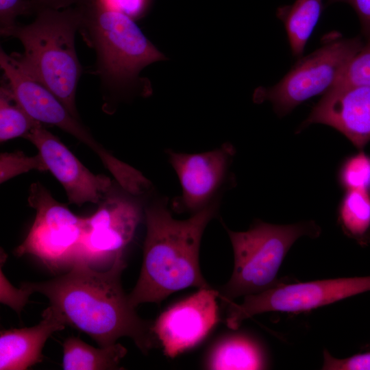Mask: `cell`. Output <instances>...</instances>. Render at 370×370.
<instances>
[{"label": "cell", "mask_w": 370, "mask_h": 370, "mask_svg": "<svg viewBox=\"0 0 370 370\" xmlns=\"http://www.w3.org/2000/svg\"><path fill=\"white\" fill-rule=\"evenodd\" d=\"M125 267L123 254L117 256L104 271L84 260H75L69 271L48 281L24 282L29 295L40 293L50 307L69 325L90 336L99 347L130 337L145 354L158 345L153 323L137 314L123 289L121 276Z\"/></svg>", "instance_id": "6da1fadb"}, {"label": "cell", "mask_w": 370, "mask_h": 370, "mask_svg": "<svg viewBox=\"0 0 370 370\" xmlns=\"http://www.w3.org/2000/svg\"><path fill=\"white\" fill-rule=\"evenodd\" d=\"M219 203L216 200L185 220L172 217L165 199L145 208L143 261L138 281L128 294L134 307L160 303L188 287H212L200 271L199 254L203 233L216 217Z\"/></svg>", "instance_id": "7a4b0ae2"}, {"label": "cell", "mask_w": 370, "mask_h": 370, "mask_svg": "<svg viewBox=\"0 0 370 370\" xmlns=\"http://www.w3.org/2000/svg\"><path fill=\"white\" fill-rule=\"evenodd\" d=\"M81 16V32L96 52V73L107 95L125 98L152 89L140 71L155 62L166 60L127 15L93 1L75 5Z\"/></svg>", "instance_id": "3957f363"}, {"label": "cell", "mask_w": 370, "mask_h": 370, "mask_svg": "<svg viewBox=\"0 0 370 370\" xmlns=\"http://www.w3.org/2000/svg\"><path fill=\"white\" fill-rule=\"evenodd\" d=\"M35 14L30 24H16L1 35L21 42L23 53L12 54L18 67L49 89L79 119L75 95L82 67L75 45L81 22L79 9H41Z\"/></svg>", "instance_id": "277c9868"}, {"label": "cell", "mask_w": 370, "mask_h": 370, "mask_svg": "<svg viewBox=\"0 0 370 370\" xmlns=\"http://www.w3.org/2000/svg\"><path fill=\"white\" fill-rule=\"evenodd\" d=\"M234 253V269L219 297L227 306L241 296L258 293L286 280H279L280 267L293 244L300 237L319 235L312 221L275 225L256 221L245 232L225 227Z\"/></svg>", "instance_id": "5b68a950"}, {"label": "cell", "mask_w": 370, "mask_h": 370, "mask_svg": "<svg viewBox=\"0 0 370 370\" xmlns=\"http://www.w3.org/2000/svg\"><path fill=\"white\" fill-rule=\"evenodd\" d=\"M360 36L345 38L332 33L321 46L295 64L285 76L271 87L260 86L255 103L269 101L280 116L319 94L326 92L363 44Z\"/></svg>", "instance_id": "8992f818"}, {"label": "cell", "mask_w": 370, "mask_h": 370, "mask_svg": "<svg viewBox=\"0 0 370 370\" xmlns=\"http://www.w3.org/2000/svg\"><path fill=\"white\" fill-rule=\"evenodd\" d=\"M287 280L227 305V325L233 330L256 314L269 312H299L370 291V276L342 278L287 284Z\"/></svg>", "instance_id": "52a82bcc"}, {"label": "cell", "mask_w": 370, "mask_h": 370, "mask_svg": "<svg viewBox=\"0 0 370 370\" xmlns=\"http://www.w3.org/2000/svg\"><path fill=\"white\" fill-rule=\"evenodd\" d=\"M28 202L36 210V217L14 254L17 256L33 255L51 270L71 267L84 231L85 218L76 216L57 201L39 182L31 185Z\"/></svg>", "instance_id": "ba28073f"}, {"label": "cell", "mask_w": 370, "mask_h": 370, "mask_svg": "<svg viewBox=\"0 0 370 370\" xmlns=\"http://www.w3.org/2000/svg\"><path fill=\"white\" fill-rule=\"evenodd\" d=\"M168 160L182 187V194L172 202L179 212L195 214L216 200L227 185L235 153L229 143L212 151L186 153L167 150Z\"/></svg>", "instance_id": "9c48e42d"}, {"label": "cell", "mask_w": 370, "mask_h": 370, "mask_svg": "<svg viewBox=\"0 0 370 370\" xmlns=\"http://www.w3.org/2000/svg\"><path fill=\"white\" fill-rule=\"evenodd\" d=\"M141 219V208L131 198H106L97 210L85 218L84 231L75 260L91 263L123 254Z\"/></svg>", "instance_id": "30bf717a"}, {"label": "cell", "mask_w": 370, "mask_h": 370, "mask_svg": "<svg viewBox=\"0 0 370 370\" xmlns=\"http://www.w3.org/2000/svg\"><path fill=\"white\" fill-rule=\"evenodd\" d=\"M219 295L212 287L199 288L158 317L153 330L166 356L175 358L208 335L219 321Z\"/></svg>", "instance_id": "8fae6325"}, {"label": "cell", "mask_w": 370, "mask_h": 370, "mask_svg": "<svg viewBox=\"0 0 370 370\" xmlns=\"http://www.w3.org/2000/svg\"><path fill=\"white\" fill-rule=\"evenodd\" d=\"M24 138L33 143L50 171L64 188L70 204L101 203L109 194L108 177L90 172L75 156L40 123Z\"/></svg>", "instance_id": "7c38bea8"}, {"label": "cell", "mask_w": 370, "mask_h": 370, "mask_svg": "<svg viewBox=\"0 0 370 370\" xmlns=\"http://www.w3.org/2000/svg\"><path fill=\"white\" fill-rule=\"evenodd\" d=\"M314 123L336 129L362 149L370 141V87L332 86L313 108L302 127Z\"/></svg>", "instance_id": "4fadbf2b"}, {"label": "cell", "mask_w": 370, "mask_h": 370, "mask_svg": "<svg viewBox=\"0 0 370 370\" xmlns=\"http://www.w3.org/2000/svg\"><path fill=\"white\" fill-rule=\"evenodd\" d=\"M42 317L33 327L1 330V370H25L42 362L47 339L66 325L50 306L43 311Z\"/></svg>", "instance_id": "5bb4252c"}, {"label": "cell", "mask_w": 370, "mask_h": 370, "mask_svg": "<svg viewBox=\"0 0 370 370\" xmlns=\"http://www.w3.org/2000/svg\"><path fill=\"white\" fill-rule=\"evenodd\" d=\"M210 369H264L267 357L262 345L245 333L232 334L219 341L206 362Z\"/></svg>", "instance_id": "9a60e30c"}, {"label": "cell", "mask_w": 370, "mask_h": 370, "mask_svg": "<svg viewBox=\"0 0 370 370\" xmlns=\"http://www.w3.org/2000/svg\"><path fill=\"white\" fill-rule=\"evenodd\" d=\"M62 368L64 370L119 369L127 354L121 344L94 347L77 337H69L63 343Z\"/></svg>", "instance_id": "2e32d148"}, {"label": "cell", "mask_w": 370, "mask_h": 370, "mask_svg": "<svg viewBox=\"0 0 370 370\" xmlns=\"http://www.w3.org/2000/svg\"><path fill=\"white\" fill-rule=\"evenodd\" d=\"M323 9V0H295L278 8V17L282 21L294 56L300 58Z\"/></svg>", "instance_id": "e0dca14e"}, {"label": "cell", "mask_w": 370, "mask_h": 370, "mask_svg": "<svg viewBox=\"0 0 370 370\" xmlns=\"http://www.w3.org/2000/svg\"><path fill=\"white\" fill-rule=\"evenodd\" d=\"M338 221L345 234L361 245L370 243V193L346 190L338 206Z\"/></svg>", "instance_id": "ac0fdd59"}, {"label": "cell", "mask_w": 370, "mask_h": 370, "mask_svg": "<svg viewBox=\"0 0 370 370\" xmlns=\"http://www.w3.org/2000/svg\"><path fill=\"white\" fill-rule=\"evenodd\" d=\"M40 123L21 106L7 82L0 88V140L24 138Z\"/></svg>", "instance_id": "d6986e66"}, {"label": "cell", "mask_w": 370, "mask_h": 370, "mask_svg": "<svg viewBox=\"0 0 370 370\" xmlns=\"http://www.w3.org/2000/svg\"><path fill=\"white\" fill-rule=\"evenodd\" d=\"M338 179L346 190L370 193V156L360 151L345 158L340 166Z\"/></svg>", "instance_id": "ffe728a7"}, {"label": "cell", "mask_w": 370, "mask_h": 370, "mask_svg": "<svg viewBox=\"0 0 370 370\" xmlns=\"http://www.w3.org/2000/svg\"><path fill=\"white\" fill-rule=\"evenodd\" d=\"M363 39L362 47L349 62L332 86L361 85L370 87V38Z\"/></svg>", "instance_id": "44dd1931"}, {"label": "cell", "mask_w": 370, "mask_h": 370, "mask_svg": "<svg viewBox=\"0 0 370 370\" xmlns=\"http://www.w3.org/2000/svg\"><path fill=\"white\" fill-rule=\"evenodd\" d=\"M31 170L41 171L47 170L39 153L34 156H28L22 151L1 153L0 182L1 184Z\"/></svg>", "instance_id": "7402d4cb"}, {"label": "cell", "mask_w": 370, "mask_h": 370, "mask_svg": "<svg viewBox=\"0 0 370 370\" xmlns=\"http://www.w3.org/2000/svg\"><path fill=\"white\" fill-rule=\"evenodd\" d=\"M35 14L31 0H0L1 33L15 26L21 15Z\"/></svg>", "instance_id": "603a6c76"}, {"label": "cell", "mask_w": 370, "mask_h": 370, "mask_svg": "<svg viewBox=\"0 0 370 370\" xmlns=\"http://www.w3.org/2000/svg\"><path fill=\"white\" fill-rule=\"evenodd\" d=\"M324 370H370V352L345 358L333 357L328 351H323Z\"/></svg>", "instance_id": "cb8c5ba5"}, {"label": "cell", "mask_w": 370, "mask_h": 370, "mask_svg": "<svg viewBox=\"0 0 370 370\" xmlns=\"http://www.w3.org/2000/svg\"><path fill=\"white\" fill-rule=\"evenodd\" d=\"M29 295L23 288H16L7 280L1 270V302L20 313L28 301Z\"/></svg>", "instance_id": "d4e9b609"}, {"label": "cell", "mask_w": 370, "mask_h": 370, "mask_svg": "<svg viewBox=\"0 0 370 370\" xmlns=\"http://www.w3.org/2000/svg\"><path fill=\"white\" fill-rule=\"evenodd\" d=\"M85 0H83L84 1ZM121 12L134 20L143 17L149 5L150 0H93ZM81 2V3H82ZM78 5V4H77Z\"/></svg>", "instance_id": "484cf974"}, {"label": "cell", "mask_w": 370, "mask_h": 370, "mask_svg": "<svg viewBox=\"0 0 370 370\" xmlns=\"http://www.w3.org/2000/svg\"><path fill=\"white\" fill-rule=\"evenodd\" d=\"M328 1L343 2L351 5L359 18L363 38H370V0H328Z\"/></svg>", "instance_id": "4316f807"}, {"label": "cell", "mask_w": 370, "mask_h": 370, "mask_svg": "<svg viewBox=\"0 0 370 370\" xmlns=\"http://www.w3.org/2000/svg\"><path fill=\"white\" fill-rule=\"evenodd\" d=\"M83 0H31L34 13L41 9L61 10L77 5Z\"/></svg>", "instance_id": "83f0119b"}, {"label": "cell", "mask_w": 370, "mask_h": 370, "mask_svg": "<svg viewBox=\"0 0 370 370\" xmlns=\"http://www.w3.org/2000/svg\"><path fill=\"white\" fill-rule=\"evenodd\" d=\"M365 349H370V343L368 345H365Z\"/></svg>", "instance_id": "f1b7e54d"}]
</instances>
